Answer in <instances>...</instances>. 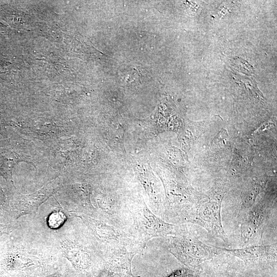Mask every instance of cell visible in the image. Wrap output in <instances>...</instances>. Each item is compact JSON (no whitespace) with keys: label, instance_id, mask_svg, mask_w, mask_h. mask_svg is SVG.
Returning <instances> with one entry per match:
<instances>
[{"label":"cell","instance_id":"obj_1","mask_svg":"<svg viewBox=\"0 0 277 277\" xmlns=\"http://www.w3.org/2000/svg\"><path fill=\"white\" fill-rule=\"evenodd\" d=\"M170 251L184 264L192 266L222 253L220 247L208 245L195 237H183L172 240Z\"/></svg>","mask_w":277,"mask_h":277},{"label":"cell","instance_id":"obj_2","mask_svg":"<svg viewBox=\"0 0 277 277\" xmlns=\"http://www.w3.org/2000/svg\"><path fill=\"white\" fill-rule=\"evenodd\" d=\"M223 196L222 195H215L200 205L196 211L193 212L190 221L203 227L210 234L226 242L227 236L221 216Z\"/></svg>","mask_w":277,"mask_h":277},{"label":"cell","instance_id":"obj_3","mask_svg":"<svg viewBox=\"0 0 277 277\" xmlns=\"http://www.w3.org/2000/svg\"><path fill=\"white\" fill-rule=\"evenodd\" d=\"M222 253L237 257L248 262L274 261L276 259V244L253 245L238 249L220 248Z\"/></svg>","mask_w":277,"mask_h":277},{"label":"cell","instance_id":"obj_4","mask_svg":"<svg viewBox=\"0 0 277 277\" xmlns=\"http://www.w3.org/2000/svg\"><path fill=\"white\" fill-rule=\"evenodd\" d=\"M267 212L262 206L253 208L243 222L241 235L245 244H251L258 239L263 232Z\"/></svg>","mask_w":277,"mask_h":277},{"label":"cell","instance_id":"obj_5","mask_svg":"<svg viewBox=\"0 0 277 277\" xmlns=\"http://www.w3.org/2000/svg\"><path fill=\"white\" fill-rule=\"evenodd\" d=\"M56 184L52 183L34 194L22 196L17 205L18 218L36 213L40 206L56 191Z\"/></svg>","mask_w":277,"mask_h":277},{"label":"cell","instance_id":"obj_6","mask_svg":"<svg viewBox=\"0 0 277 277\" xmlns=\"http://www.w3.org/2000/svg\"><path fill=\"white\" fill-rule=\"evenodd\" d=\"M261 184L255 182L249 190L245 193L243 199V206L245 209L251 208L262 188Z\"/></svg>","mask_w":277,"mask_h":277},{"label":"cell","instance_id":"obj_7","mask_svg":"<svg viewBox=\"0 0 277 277\" xmlns=\"http://www.w3.org/2000/svg\"><path fill=\"white\" fill-rule=\"evenodd\" d=\"M66 220L65 214L61 212L52 214L48 219V225L53 229H58L62 226Z\"/></svg>","mask_w":277,"mask_h":277},{"label":"cell","instance_id":"obj_8","mask_svg":"<svg viewBox=\"0 0 277 277\" xmlns=\"http://www.w3.org/2000/svg\"><path fill=\"white\" fill-rule=\"evenodd\" d=\"M16 228L12 225L0 224V237L6 234H9L14 230Z\"/></svg>","mask_w":277,"mask_h":277},{"label":"cell","instance_id":"obj_9","mask_svg":"<svg viewBox=\"0 0 277 277\" xmlns=\"http://www.w3.org/2000/svg\"><path fill=\"white\" fill-rule=\"evenodd\" d=\"M190 274L186 270L178 271L169 277H191Z\"/></svg>","mask_w":277,"mask_h":277}]
</instances>
